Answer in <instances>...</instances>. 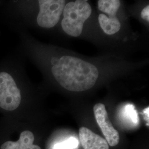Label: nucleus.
<instances>
[{"label":"nucleus","instance_id":"1","mask_svg":"<svg viewBox=\"0 0 149 149\" xmlns=\"http://www.w3.org/2000/svg\"><path fill=\"white\" fill-rule=\"evenodd\" d=\"M50 71L60 85L74 92L90 89L96 84L99 74L93 64L71 56L59 59L57 64L52 65Z\"/></svg>","mask_w":149,"mask_h":149},{"label":"nucleus","instance_id":"2","mask_svg":"<svg viewBox=\"0 0 149 149\" xmlns=\"http://www.w3.org/2000/svg\"><path fill=\"white\" fill-rule=\"evenodd\" d=\"M92 8L86 1L77 0L69 2L63 11L61 26L65 33L72 37L81 34L84 24L90 17Z\"/></svg>","mask_w":149,"mask_h":149},{"label":"nucleus","instance_id":"3","mask_svg":"<svg viewBox=\"0 0 149 149\" xmlns=\"http://www.w3.org/2000/svg\"><path fill=\"white\" fill-rule=\"evenodd\" d=\"M38 2L39 11L36 20L37 24L43 28H52L55 26L63 12L66 1L39 0Z\"/></svg>","mask_w":149,"mask_h":149},{"label":"nucleus","instance_id":"4","mask_svg":"<svg viewBox=\"0 0 149 149\" xmlns=\"http://www.w3.org/2000/svg\"><path fill=\"white\" fill-rule=\"evenodd\" d=\"M120 6V2L118 0H99L98 1V9L109 16V17H107L105 15L100 14L98 17L101 27L107 34H114L120 29V23L116 16Z\"/></svg>","mask_w":149,"mask_h":149},{"label":"nucleus","instance_id":"5","mask_svg":"<svg viewBox=\"0 0 149 149\" xmlns=\"http://www.w3.org/2000/svg\"><path fill=\"white\" fill-rule=\"evenodd\" d=\"M93 112L97 123L108 144L111 146H116L119 143V134L109 120L104 105L102 103L96 104L93 107Z\"/></svg>","mask_w":149,"mask_h":149},{"label":"nucleus","instance_id":"6","mask_svg":"<svg viewBox=\"0 0 149 149\" xmlns=\"http://www.w3.org/2000/svg\"><path fill=\"white\" fill-rule=\"evenodd\" d=\"M80 141L84 149H109L106 140L84 127L79 129Z\"/></svg>","mask_w":149,"mask_h":149},{"label":"nucleus","instance_id":"7","mask_svg":"<svg viewBox=\"0 0 149 149\" xmlns=\"http://www.w3.org/2000/svg\"><path fill=\"white\" fill-rule=\"evenodd\" d=\"M34 136L29 130L23 131L17 141H7L1 146V149H42L33 144Z\"/></svg>","mask_w":149,"mask_h":149},{"label":"nucleus","instance_id":"8","mask_svg":"<svg viewBox=\"0 0 149 149\" xmlns=\"http://www.w3.org/2000/svg\"><path fill=\"white\" fill-rule=\"evenodd\" d=\"M122 118L124 121L132 125H137L138 124V113L133 104H128L123 108Z\"/></svg>","mask_w":149,"mask_h":149},{"label":"nucleus","instance_id":"9","mask_svg":"<svg viewBox=\"0 0 149 149\" xmlns=\"http://www.w3.org/2000/svg\"><path fill=\"white\" fill-rule=\"evenodd\" d=\"M79 145L77 139L71 137L63 142L55 144L53 149H74Z\"/></svg>","mask_w":149,"mask_h":149},{"label":"nucleus","instance_id":"10","mask_svg":"<svg viewBox=\"0 0 149 149\" xmlns=\"http://www.w3.org/2000/svg\"><path fill=\"white\" fill-rule=\"evenodd\" d=\"M141 17L146 21H149V5L145 7L141 11Z\"/></svg>","mask_w":149,"mask_h":149},{"label":"nucleus","instance_id":"11","mask_svg":"<svg viewBox=\"0 0 149 149\" xmlns=\"http://www.w3.org/2000/svg\"><path fill=\"white\" fill-rule=\"evenodd\" d=\"M149 107L145 108L143 111V113H144V115H145V120L148 122V124H149Z\"/></svg>","mask_w":149,"mask_h":149}]
</instances>
